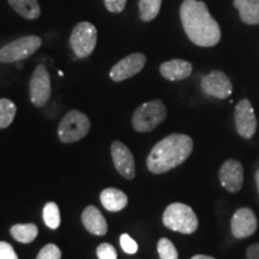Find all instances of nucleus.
<instances>
[{
	"mask_svg": "<svg viewBox=\"0 0 259 259\" xmlns=\"http://www.w3.org/2000/svg\"><path fill=\"white\" fill-rule=\"evenodd\" d=\"M120 245L121 248L127 254H135L138 251V245L131 236L127 234H122L120 236Z\"/></svg>",
	"mask_w": 259,
	"mask_h": 259,
	"instance_id": "27",
	"label": "nucleus"
},
{
	"mask_svg": "<svg viewBox=\"0 0 259 259\" xmlns=\"http://www.w3.org/2000/svg\"><path fill=\"white\" fill-rule=\"evenodd\" d=\"M167 118V109L161 100H153L139 106L132 116V125L138 132H150Z\"/></svg>",
	"mask_w": 259,
	"mask_h": 259,
	"instance_id": "4",
	"label": "nucleus"
},
{
	"mask_svg": "<svg viewBox=\"0 0 259 259\" xmlns=\"http://www.w3.org/2000/svg\"><path fill=\"white\" fill-rule=\"evenodd\" d=\"M235 127L236 132L246 139L253 137L257 130V119H255L253 107L248 100H242L235 108Z\"/></svg>",
	"mask_w": 259,
	"mask_h": 259,
	"instance_id": "10",
	"label": "nucleus"
},
{
	"mask_svg": "<svg viewBox=\"0 0 259 259\" xmlns=\"http://www.w3.org/2000/svg\"><path fill=\"white\" fill-rule=\"evenodd\" d=\"M191 259H215V258L209 257V255H204V254H197V255H194V257H192Z\"/></svg>",
	"mask_w": 259,
	"mask_h": 259,
	"instance_id": "31",
	"label": "nucleus"
},
{
	"mask_svg": "<svg viewBox=\"0 0 259 259\" xmlns=\"http://www.w3.org/2000/svg\"><path fill=\"white\" fill-rule=\"evenodd\" d=\"M160 73L168 80H183L192 73V65L186 60L173 59L161 65Z\"/></svg>",
	"mask_w": 259,
	"mask_h": 259,
	"instance_id": "16",
	"label": "nucleus"
},
{
	"mask_svg": "<svg viewBox=\"0 0 259 259\" xmlns=\"http://www.w3.org/2000/svg\"><path fill=\"white\" fill-rule=\"evenodd\" d=\"M82 222L87 231L94 235H106L107 231H108L106 219L103 218L101 211L94 205H89L84 209L82 213Z\"/></svg>",
	"mask_w": 259,
	"mask_h": 259,
	"instance_id": "15",
	"label": "nucleus"
},
{
	"mask_svg": "<svg viewBox=\"0 0 259 259\" xmlns=\"http://www.w3.org/2000/svg\"><path fill=\"white\" fill-rule=\"evenodd\" d=\"M157 251L160 259H178V251L169 239L162 238L157 242Z\"/></svg>",
	"mask_w": 259,
	"mask_h": 259,
	"instance_id": "24",
	"label": "nucleus"
},
{
	"mask_svg": "<svg viewBox=\"0 0 259 259\" xmlns=\"http://www.w3.org/2000/svg\"><path fill=\"white\" fill-rule=\"evenodd\" d=\"M222 186L229 192H238L244 184V168L240 162L235 160H227L222 164L219 173Z\"/></svg>",
	"mask_w": 259,
	"mask_h": 259,
	"instance_id": "14",
	"label": "nucleus"
},
{
	"mask_svg": "<svg viewBox=\"0 0 259 259\" xmlns=\"http://www.w3.org/2000/svg\"><path fill=\"white\" fill-rule=\"evenodd\" d=\"M96 253L99 259H118L115 248L108 242H103V244L99 245Z\"/></svg>",
	"mask_w": 259,
	"mask_h": 259,
	"instance_id": "26",
	"label": "nucleus"
},
{
	"mask_svg": "<svg viewBox=\"0 0 259 259\" xmlns=\"http://www.w3.org/2000/svg\"><path fill=\"white\" fill-rule=\"evenodd\" d=\"M193 150L191 137L181 134L167 136L153 148L147 158L148 169L162 174L184 163Z\"/></svg>",
	"mask_w": 259,
	"mask_h": 259,
	"instance_id": "2",
	"label": "nucleus"
},
{
	"mask_svg": "<svg viewBox=\"0 0 259 259\" xmlns=\"http://www.w3.org/2000/svg\"><path fill=\"white\" fill-rule=\"evenodd\" d=\"M29 93L32 105L36 107L45 106L50 100L52 94L51 76L45 65H38L32 72L29 83Z\"/></svg>",
	"mask_w": 259,
	"mask_h": 259,
	"instance_id": "8",
	"label": "nucleus"
},
{
	"mask_svg": "<svg viewBox=\"0 0 259 259\" xmlns=\"http://www.w3.org/2000/svg\"><path fill=\"white\" fill-rule=\"evenodd\" d=\"M61 252L57 245L48 244L38 252L36 259H60Z\"/></svg>",
	"mask_w": 259,
	"mask_h": 259,
	"instance_id": "25",
	"label": "nucleus"
},
{
	"mask_svg": "<svg viewBox=\"0 0 259 259\" xmlns=\"http://www.w3.org/2000/svg\"><path fill=\"white\" fill-rule=\"evenodd\" d=\"M90 130V121L84 113L72 109L64 115L59 126L58 136L63 143H74L85 137Z\"/></svg>",
	"mask_w": 259,
	"mask_h": 259,
	"instance_id": "5",
	"label": "nucleus"
},
{
	"mask_svg": "<svg viewBox=\"0 0 259 259\" xmlns=\"http://www.w3.org/2000/svg\"><path fill=\"white\" fill-rule=\"evenodd\" d=\"M145 63H147V57L144 54H130L112 67L109 76L114 82H122L141 72L145 66Z\"/></svg>",
	"mask_w": 259,
	"mask_h": 259,
	"instance_id": "9",
	"label": "nucleus"
},
{
	"mask_svg": "<svg viewBox=\"0 0 259 259\" xmlns=\"http://www.w3.org/2000/svg\"><path fill=\"white\" fill-rule=\"evenodd\" d=\"M107 10L112 14H120L124 11L127 0H103Z\"/></svg>",
	"mask_w": 259,
	"mask_h": 259,
	"instance_id": "28",
	"label": "nucleus"
},
{
	"mask_svg": "<svg viewBox=\"0 0 259 259\" xmlns=\"http://www.w3.org/2000/svg\"><path fill=\"white\" fill-rule=\"evenodd\" d=\"M97 29L89 22H80L73 28L70 36V45L77 58H87L95 50Z\"/></svg>",
	"mask_w": 259,
	"mask_h": 259,
	"instance_id": "7",
	"label": "nucleus"
},
{
	"mask_svg": "<svg viewBox=\"0 0 259 259\" xmlns=\"http://www.w3.org/2000/svg\"><path fill=\"white\" fill-rule=\"evenodd\" d=\"M12 238L22 244H30L36 239L38 229L37 227L32 223H27V225H15L10 229Z\"/></svg>",
	"mask_w": 259,
	"mask_h": 259,
	"instance_id": "20",
	"label": "nucleus"
},
{
	"mask_svg": "<svg viewBox=\"0 0 259 259\" xmlns=\"http://www.w3.org/2000/svg\"><path fill=\"white\" fill-rule=\"evenodd\" d=\"M44 221L51 229H57L60 226V210L54 202H50L45 205Z\"/></svg>",
	"mask_w": 259,
	"mask_h": 259,
	"instance_id": "23",
	"label": "nucleus"
},
{
	"mask_svg": "<svg viewBox=\"0 0 259 259\" xmlns=\"http://www.w3.org/2000/svg\"><path fill=\"white\" fill-rule=\"evenodd\" d=\"M258 222L254 212L248 208L236 210L233 215L231 228L232 234L238 239H245L253 235L257 231Z\"/></svg>",
	"mask_w": 259,
	"mask_h": 259,
	"instance_id": "13",
	"label": "nucleus"
},
{
	"mask_svg": "<svg viewBox=\"0 0 259 259\" xmlns=\"http://www.w3.org/2000/svg\"><path fill=\"white\" fill-rule=\"evenodd\" d=\"M255 184H257V189L259 192V169L257 170V173H255Z\"/></svg>",
	"mask_w": 259,
	"mask_h": 259,
	"instance_id": "32",
	"label": "nucleus"
},
{
	"mask_svg": "<svg viewBox=\"0 0 259 259\" xmlns=\"http://www.w3.org/2000/svg\"><path fill=\"white\" fill-rule=\"evenodd\" d=\"M200 87L206 95L218 97L221 100L227 99L232 94L231 80L221 71H212L205 77H203Z\"/></svg>",
	"mask_w": 259,
	"mask_h": 259,
	"instance_id": "12",
	"label": "nucleus"
},
{
	"mask_svg": "<svg viewBox=\"0 0 259 259\" xmlns=\"http://www.w3.org/2000/svg\"><path fill=\"white\" fill-rule=\"evenodd\" d=\"M10 6L29 21L37 19L41 15V8L37 0H8Z\"/></svg>",
	"mask_w": 259,
	"mask_h": 259,
	"instance_id": "19",
	"label": "nucleus"
},
{
	"mask_svg": "<svg viewBox=\"0 0 259 259\" xmlns=\"http://www.w3.org/2000/svg\"><path fill=\"white\" fill-rule=\"evenodd\" d=\"M242 22L246 24H259V0H234Z\"/></svg>",
	"mask_w": 259,
	"mask_h": 259,
	"instance_id": "18",
	"label": "nucleus"
},
{
	"mask_svg": "<svg viewBox=\"0 0 259 259\" xmlns=\"http://www.w3.org/2000/svg\"><path fill=\"white\" fill-rule=\"evenodd\" d=\"M17 107L11 100L0 99V128H6L14 121Z\"/></svg>",
	"mask_w": 259,
	"mask_h": 259,
	"instance_id": "22",
	"label": "nucleus"
},
{
	"mask_svg": "<svg viewBox=\"0 0 259 259\" xmlns=\"http://www.w3.org/2000/svg\"><path fill=\"white\" fill-rule=\"evenodd\" d=\"M100 199H101L102 205L105 206L106 210L111 212L121 211L122 209L127 205V196L120 190L113 189H105L100 194Z\"/></svg>",
	"mask_w": 259,
	"mask_h": 259,
	"instance_id": "17",
	"label": "nucleus"
},
{
	"mask_svg": "<svg viewBox=\"0 0 259 259\" xmlns=\"http://www.w3.org/2000/svg\"><path fill=\"white\" fill-rule=\"evenodd\" d=\"M41 37L35 35L17 38L0 50V63L11 64L27 59L41 47Z\"/></svg>",
	"mask_w": 259,
	"mask_h": 259,
	"instance_id": "6",
	"label": "nucleus"
},
{
	"mask_svg": "<svg viewBox=\"0 0 259 259\" xmlns=\"http://www.w3.org/2000/svg\"><path fill=\"white\" fill-rule=\"evenodd\" d=\"M247 259H259V244L251 245L246 251Z\"/></svg>",
	"mask_w": 259,
	"mask_h": 259,
	"instance_id": "30",
	"label": "nucleus"
},
{
	"mask_svg": "<svg viewBox=\"0 0 259 259\" xmlns=\"http://www.w3.org/2000/svg\"><path fill=\"white\" fill-rule=\"evenodd\" d=\"M180 18L186 35L197 46L212 47L221 40V29L210 15L205 3L184 0L180 6Z\"/></svg>",
	"mask_w": 259,
	"mask_h": 259,
	"instance_id": "1",
	"label": "nucleus"
},
{
	"mask_svg": "<svg viewBox=\"0 0 259 259\" xmlns=\"http://www.w3.org/2000/svg\"><path fill=\"white\" fill-rule=\"evenodd\" d=\"M0 259H18L17 253L9 242L0 241Z\"/></svg>",
	"mask_w": 259,
	"mask_h": 259,
	"instance_id": "29",
	"label": "nucleus"
},
{
	"mask_svg": "<svg viewBox=\"0 0 259 259\" xmlns=\"http://www.w3.org/2000/svg\"><path fill=\"white\" fill-rule=\"evenodd\" d=\"M163 225L170 231L192 234L198 228V219L191 206L183 203H173L163 212Z\"/></svg>",
	"mask_w": 259,
	"mask_h": 259,
	"instance_id": "3",
	"label": "nucleus"
},
{
	"mask_svg": "<svg viewBox=\"0 0 259 259\" xmlns=\"http://www.w3.org/2000/svg\"><path fill=\"white\" fill-rule=\"evenodd\" d=\"M162 0H139V17L143 22H150L156 18L161 10Z\"/></svg>",
	"mask_w": 259,
	"mask_h": 259,
	"instance_id": "21",
	"label": "nucleus"
},
{
	"mask_svg": "<svg viewBox=\"0 0 259 259\" xmlns=\"http://www.w3.org/2000/svg\"><path fill=\"white\" fill-rule=\"evenodd\" d=\"M111 153L114 166L119 174L125 179H134L136 176V166L134 155L130 151V149L121 142L115 141L112 143Z\"/></svg>",
	"mask_w": 259,
	"mask_h": 259,
	"instance_id": "11",
	"label": "nucleus"
}]
</instances>
